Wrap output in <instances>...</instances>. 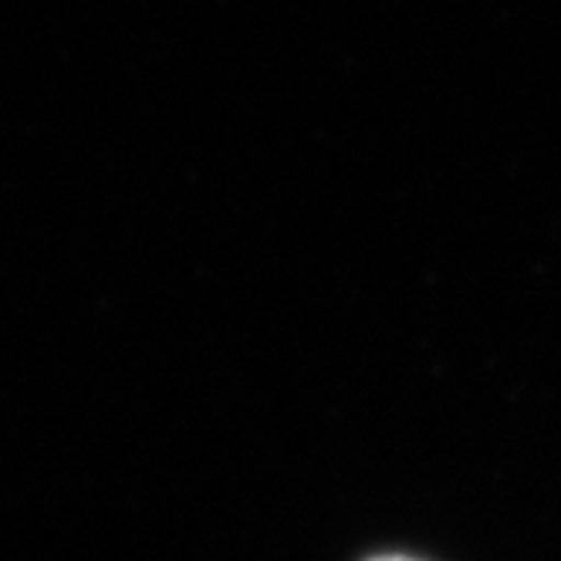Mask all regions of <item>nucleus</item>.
I'll return each instance as SVG.
<instances>
[{
  "label": "nucleus",
  "mask_w": 561,
  "mask_h": 561,
  "mask_svg": "<svg viewBox=\"0 0 561 561\" xmlns=\"http://www.w3.org/2000/svg\"><path fill=\"white\" fill-rule=\"evenodd\" d=\"M366 561H420V558H407V554H376V558H366Z\"/></svg>",
  "instance_id": "1"
}]
</instances>
